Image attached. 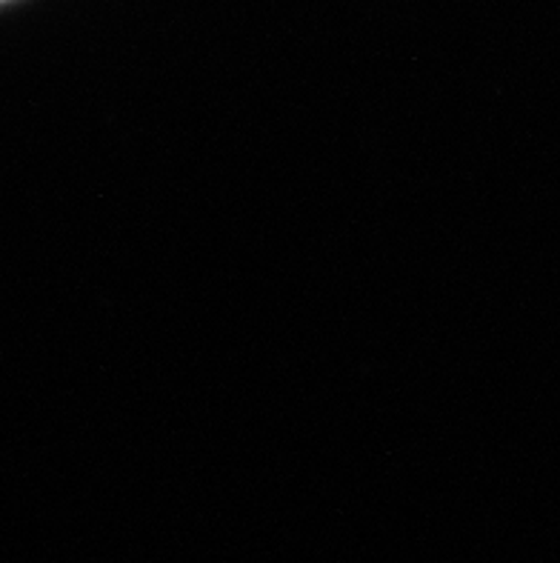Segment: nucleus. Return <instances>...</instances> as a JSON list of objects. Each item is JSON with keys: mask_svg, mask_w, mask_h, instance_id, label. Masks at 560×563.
<instances>
[{"mask_svg": "<svg viewBox=\"0 0 560 563\" xmlns=\"http://www.w3.org/2000/svg\"><path fill=\"white\" fill-rule=\"evenodd\" d=\"M0 3H7V0H0Z\"/></svg>", "mask_w": 560, "mask_h": 563, "instance_id": "1", "label": "nucleus"}]
</instances>
